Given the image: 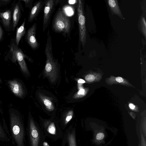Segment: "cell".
I'll return each instance as SVG.
<instances>
[{"instance_id":"1","label":"cell","mask_w":146,"mask_h":146,"mask_svg":"<svg viewBox=\"0 0 146 146\" xmlns=\"http://www.w3.org/2000/svg\"><path fill=\"white\" fill-rule=\"evenodd\" d=\"M50 34L48 30L44 49L46 58L44 73L50 81L54 82L57 78L58 67L57 62L53 56L52 39Z\"/></svg>"},{"instance_id":"2","label":"cell","mask_w":146,"mask_h":146,"mask_svg":"<svg viewBox=\"0 0 146 146\" xmlns=\"http://www.w3.org/2000/svg\"><path fill=\"white\" fill-rule=\"evenodd\" d=\"M28 125L30 146H43L46 136L41 127L32 118L29 119Z\"/></svg>"},{"instance_id":"3","label":"cell","mask_w":146,"mask_h":146,"mask_svg":"<svg viewBox=\"0 0 146 146\" xmlns=\"http://www.w3.org/2000/svg\"><path fill=\"white\" fill-rule=\"evenodd\" d=\"M10 122L12 135L17 146H25V130L21 119L17 115L12 113Z\"/></svg>"},{"instance_id":"4","label":"cell","mask_w":146,"mask_h":146,"mask_svg":"<svg viewBox=\"0 0 146 146\" xmlns=\"http://www.w3.org/2000/svg\"><path fill=\"white\" fill-rule=\"evenodd\" d=\"M71 27L69 19L63 11L59 9L57 12L53 21L52 27L56 32L68 34Z\"/></svg>"},{"instance_id":"5","label":"cell","mask_w":146,"mask_h":146,"mask_svg":"<svg viewBox=\"0 0 146 146\" xmlns=\"http://www.w3.org/2000/svg\"><path fill=\"white\" fill-rule=\"evenodd\" d=\"M41 126V127L45 136L56 140L63 135L60 127L54 121L45 120L42 122Z\"/></svg>"},{"instance_id":"6","label":"cell","mask_w":146,"mask_h":146,"mask_svg":"<svg viewBox=\"0 0 146 146\" xmlns=\"http://www.w3.org/2000/svg\"><path fill=\"white\" fill-rule=\"evenodd\" d=\"M77 12L79 24V33L80 40L83 46L86 42V31L85 19L84 14L83 3L82 1H78Z\"/></svg>"},{"instance_id":"7","label":"cell","mask_w":146,"mask_h":146,"mask_svg":"<svg viewBox=\"0 0 146 146\" xmlns=\"http://www.w3.org/2000/svg\"><path fill=\"white\" fill-rule=\"evenodd\" d=\"M11 50L12 54V61L14 62L17 60L22 71L28 74L29 72L24 59L26 55L20 48L13 44L11 46Z\"/></svg>"},{"instance_id":"8","label":"cell","mask_w":146,"mask_h":146,"mask_svg":"<svg viewBox=\"0 0 146 146\" xmlns=\"http://www.w3.org/2000/svg\"><path fill=\"white\" fill-rule=\"evenodd\" d=\"M57 1L47 0L45 2L44 10L43 30L44 31L47 28L50 21V17Z\"/></svg>"},{"instance_id":"9","label":"cell","mask_w":146,"mask_h":146,"mask_svg":"<svg viewBox=\"0 0 146 146\" xmlns=\"http://www.w3.org/2000/svg\"><path fill=\"white\" fill-rule=\"evenodd\" d=\"M36 23L28 29L27 34V39L28 44L34 49H37L39 46V44L36 37Z\"/></svg>"},{"instance_id":"10","label":"cell","mask_w":146,"mask_h":146,"mask_svg":"<svg viewBox=\"0 0 146 146\" xmlns=\"http://www.w3.org/2000/svg\"><path fill=\"white\" fill-rule=\"evenodd\" d=\"M8 84L15 95L20 98L23 96L24 92L23 86L19 82L16 80H13L8 81Z\"/></svg>"},{"instance_id":"11","label":"cell","mask_w":146,"mask_h":146,"mask_svg":"<svg viewBox=\"0 0 146 146\" xmlns=\"http://www.w3.org/2000/svg\"><path fill=\"white\" fill-rule=\"evenodd\" d=\"M65 135L64 138L66 139L68 146H77L75 127H70Z\"/></svg>"},{"instance_id":"12","label":"cell","mask_w":146,"mask_h":146,"mask_svg":"<svg viewBox=\"0 0 146 146\" xmlns=\"http://www.w3.org/2000/svg\"><path fill=\"white\" fill-rule=\"evenodd\" d=\"M44 2L41 1L37 2L32 8L30 13L28 21L31 22L35 19L40 12Z\"/></svg>"},{"instance_id":"13","label":"cell","mask_w":146,"mask_h":146,"mask_svg":"<svg viewBox=\"0 0 146 146\" xmlns=\"http://www.w3.org/2000/svg\"><path fill=\"white\" fill-rule=\"evenodd\" d=\"M39 97L47 110L50 111L54 110V108L53 104L49 98L40 94L39 95Z\"/></svg>"},{"instance_id":"14","label":"cell","mask_w":146,"mask_h":146,"mask_svg":"<svg viewBox=\"0 0 146 146\" xmlns=\"http://www.w3.org/2000/svg\"><path fill=\"white\" fill-rule=\"evenodd\" d=\"M11 17V12L9 10L4 12L0 13V17L2 20L3 25L6 27L9 26Z\"/></svg>"},{"instance_id":"15","label":"cell","mask_w":146,"mask_h":146,"mask_svg":"<svg viewBox=\"0 0 146 146\" xmlns=\"http://www.w3.org/2000/svg\"><path fill=\"white\" fill-rule=\"evenodd\" d=\"M25 19L21 26L17 29L16 38V42L17 45L19 44L22 37L24 35L25 32Z\"/></svg>"},{"instance_id":"16","label":"cell","mask_w":146,"mask_h":146,"mask_svg":"<svg viewBox=\"0 0 146 146\" xmlns=\"http://www.w3.org/2000/svg\"><path fill=\"white\" fill-rule=\"evenodd\" d=\"M20 11L18 5H16L14 8L13 14V25L14 29L19 21Z\"/></svg>"},{"instance_id":"17","label":"cell","mask_w":146,"mask_h":146,"mask_svg":"<svg viewBox=\"0 0 146 146\" xmlns=\"http://www.w3.org/2000/svg\"><path fill=\"white\" fill-rule=\"evenodd\" d=\"M109 5L112 11L115 13L120 15L121 12L118 7L117 1L109 0L108 1Z\"/></svg>"},{"instance_id":"18","label":"cell","mask_w":146,"mask_h":146,"mask_svg":"<svg viewBox=\"0 0 146 146\" xmlns=\"http://www.w3.org/2000/svg\"><path fill=\"white\" fill-rule=\"evenodd\" d=\"M73 113L72 111H70L67 114L64 120V124L65 125L67 124L71 120L72 118Z\"/></svg>"},{"instance_id":"19","label":"cell","mask_w":146,"mask_h":146,"mask_svg":"<svg viewBox=\"0 0 146 146\" xmlns=\"http://www.w3.org/2000/svg\"><path fill=\"white\" fill-rule=\"evenodd\" d=\"M141 27L142 31L145 36H146V24L145 20L144 17H143L141 21Z\"/></svg>"},{"instance_id":"20","label":"cell","mask_w":146,"mask_h":146,"mask_svg":"<svg viewBox=\"0 0 146 146\" xmlns=\"http://www.w3.org/2000/svg\"><path fill=\"white\" fill-rule=\"evenodd\" d=\"M85 79L87 81L92 82L94 80L95 77L92 74H88L85 76Z\"/></svg>"},{"instance_id":"21","label":"cell","mask_w":146,"mask_h":146,"mask_svg":"<svg viewBox=\"0 0 146 146\" xmlns=\"http://www.w3.org/2000/svg\"><path fill=\"white\" fill-rule=\"evenodd\" d=\"M105 135L102 132H100L98 133L96 136V139L100 140L102 139L104 137Z\"/></svg>"},{"instance_id":"22","label":"cell","mask_w":146,"mask_h":146,"mask_svg":"<svg viewBox=\"0 0 146 146\" xmlns=\"http://www.w3.org/2000/svg\"><path fill=\"white\" fill-rule=\"evenodd\" d=\"M85 92V90L83 89H80L78 92L77 94L78 95H81L84 94Z\"/></svg>"},{"instance_id":"23","label":"cell","mask_w":146,"mask_h":146,"mask_svg":"<svg viewBox=\"0 0 146 146\" xmlns=\"http://www.w3.org/2000/svg\"><path fill=\"white\" fill-rule=\"evenodd\" d=\"M5 137V134L0 125V137L4 138Z\"/></svg>"},{"instance_id":"24","label":"cell","mask_w":146,"mask_h":146,"mask_svg":"<svg viewBox=\"0 0 146 146\" xmlns=\"http://www.w3.org/2000/svg\"><path fill=\"white\" fill-rule=\"evenodd\" d=\"M115 79L117 82L119 83L122 82L124 81L123 78L120 77H117Z\"/></svg>"},{"instance_id":"25","label":"cell","mask_w":146,"mask_h":146,"mask_svg":"<svg viewBox=\"0 0 146 146\" xmlns=\"http://www.w3.org/2000/svg\"><path fill=\"white\" fill-rule=\"evenodd\" d=\"M78 83H84L85 82L84 80L82 79H80L78 80Z\"/></svg>"},{"instance_id":"26","label":"cell","mask_w":146,"mask_h":146,"mask_svg":"<svg viewBox=\"0 0 146 146\" xmlns=\"http://www.w3.org/2000/svg\"><path fill=\"white\" fill-rule=\"evenodd\" d=\"M3 35V31L0 26V40H1Z\"/></svg>"},{"instance_id":"27","label":"cell","mask_w":146,"mask_h":146,"mask_svg":"<svg viewBox=\"0 0 146 146\" xmlns=\"http://www.w3.org/2000/svg\"><path fill=\"white\" fill-rule=\"evenodd\" d=\"M129 106L130 108L131 109H134L135 108V106L132 104H129Z\"/></svg>"},{"instance_id":"28","label":"cell","mask_w":146,"mask_h":146,"mask_svg":"<svg viewBox=\"0 0 146 146\" xmlns=\"http://www.w3.org/2000/svg\"><path fill=\"white\" fill-rule=\"evenodd\" d=\"M76 0H70L69 1V3L70 4H74L76 3Z\"/></svg>"},{"instance_id":"29","label":"cell","mask_w":146,"mask_h":146,"mask_svg":"<svg viewBox=\"0 0 146 146\" xmlns=\"http://www.w3.org/2000/svg\"><path fill=\"white\" fill-rule=\"evenodd\" d=\"M43 146H49L47 142L45 141L43 143Z\"/></svg>"},{"instance_id":"30","label":"cell","mask_w":146,"mask_h":146,"mask_svg":"<svg viewBox=\"0 0 146 146\" xmlns=\"http://www.w3.org/2000/svg\"><path fill=\"white\" fill-rule=\"evenodd\" d=\"M23 1H24L25 3H29V2L31 1L30 0H23Z\"/></svg>"},{"instance_id":"31","label":"cell","mask_w":146,"mask_h":146,"mask_svg":"<svg viewBox=\"0 0 146 146\" xmlns=\"http://www.w3.org/2000/svg\"><path fill=\"white\" fill-rule=\"evenodd\" d=\"M9 1L8 0H7L6 1Z\"/></svg>"}]
</instances>
